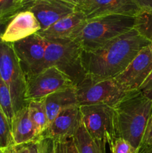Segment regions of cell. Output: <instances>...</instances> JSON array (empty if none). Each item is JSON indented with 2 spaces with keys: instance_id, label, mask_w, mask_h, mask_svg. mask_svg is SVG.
<instances>
[{
  "instance_id": "cell-1",
  "label": "cell",
  "mask_w": 152,
  "mask_h": 153,
  "mask_svg": "<svg viewBox=\"0 0 152 153\" xmlns=\"http://www.w3.org/2000/svg\"><path fill=\"white\" fill-rule=\"evenodd\" d=\"M149 45L150 41L132 28L95 50L82 52L86 76L95 80L115 79Z\"/></svg>"
},
{
  "instance_id": "cell-2",
  "label": "cell",
  "mask_w": 152,
  "mask_h": 153,
  "mask_svg": "<svg viewBox=\"0 0 152 153\" xmlns=\"http://www.w3.org/2000/svg\"><path fill=\"white\" fill-rule=\"evenodd\" d=\"M113 108L118 137L128 140L135 149H139L152 111V101L137 90L128 93Z\"/></svg>"
},
{
  "instance_id": "cell-3",
  "label": "cell",
  "mask_w": 152,
  "mask_h": 153,
  "mask_svg": "<svg viewBox=\"0 0 152 153\" xmlns=\"http://www.w3.org/2000/svg\"><path fill=\"white\" fill-rule=\"evenodd\" d=\"M134 16L116 14L86 19L72 40L80 45L83 52H91L134 28Z\"/></svg>"
},
{
  "instance_id": "cell-4",
  "label": "cell",
  "mask_w": 152,
  "mask_h": 153,
  "mask_svg": "<svg viewBox=\"0 0 152 153\" xmlns=\"http://www.w3.org/2000/svg\"><path fill=\"white\" fill-rule=\"evenodd\" d=\"M46 53L43 70L55 67L66 75L75 85L85 77L82 64L81 47L75 40L69 39L46 40Z\"/></svg>"
},
{
  "instance_id": "cell-5",
  "label": "cell",
  "mask_w": 152,
  "mask_h": 153,
  "mask_svg": "<svg viewBox=\"0 0 152 153\" xmlns=\"http://www.w3.org/2000/svg\"><path fill=\"white\" fill-rule=\"evenodd\" d=\"M0 76L8 88L14 114L27 106V79L10 43L0 41Z\"/></svg>"
},
{
  "instance_id": "cell-6",
  "label": "cell",
  "mask_w": 152,
  "mask_h": 153,
  "mask_svg": "<svg viewBox=\"0 0 152 153\" xmlns=\"http://www.w3.org/2000/svg\"><path fill=\"white\" fill-rule=\"evenodd\" d=\"M75 90L79 106L107 105L113 107L129 93L115 79L95 80L88 76L75 85Z\"/></svg>"
},
{
  "instance_id": "cell-7",
  "label": "cell",
  "mask_w": 152,
  "mask_h": 153,
  "mask_svg": "<svg viewBox=\"0 0 152 153\" xmlns=\"http://www.w3.org/2000/svg\"><path fill=\"white\" fill-rule=\"evenodd\" d=\"M80 111L82 123L92 138L110 145L118 137L113 107L107 105H82Z\"/></svg>"
},
{
  "instance_id": "cell-8",
  "label": "cell",
  "mask_w": 152,
  "mask_h": 153,
  "mask_svg": "<svg viewBox=\"0 0 152 153\" xmlns=\"http://www.w3.org/2000/svg\"><path fill=\"white\" fill-rule=\"evenodd\" d=\"M26 79L27 102L41 100L57 91L75 86L66 75L55 67H47Z\"/></svg>"
},
{
  "instance_id": "cell-9",
  "label": "cell",
  "mask_w": 152,
  "mask_h": 153,
  "mask_svg": "<svg viewBox=\"0 0 152 153\" xmlns=\"http://www.w3.org/2000/svg\"><path fill=\"white\" fill-rule=\"evenodd\" d=\"M26 79L43 70L46 41L38 34L12 43Z\"/></svg>"
},
{
  "instance_id": "cell-10",
  "label": "cell",
  "mask_w": 152,
  "mask_h": 153,
  "mask_svg": "<svg viewBox=\"0 0 152 153\" xmlns=\"http://www.w3.org/2000/svg\"><path fill=\"white\" fill-rule=\"evenodd\" d=\"M24 10L32 12L41 30H45L59 19L74 13L77 6L63 0H24Z\"/></svg>"
},
{
  "instance_id": "cell-11",
  "label": "cell",
  "mask_w": 152,
  "mask_h": 153,
  "mask_svg": "<svg viewBox=\"0 0 152 153\" xmlns=\"http://www.w3.org/2000/svg\"><path fill=\"white\" fill-rule=\"evenodd\" d=\"M151 71L152 50L149 45L143 48L115 79L125 91H137Z\"/></svg>"
},
{
  "instance_id": "cell-12",
  "label": "cell",
  "mask_w": 152,
  "mask_h": 153,
  "mask_svg": "<svg viewBox=\"0 0 152 153\" xmlns=\"http://www.w3.org/2000/svg\"><path fill=\"white\" fill-rule=\"evenodd\" d=\"M86 19L107 15L137 16L141 10L134 0H85L77 6Z\"/></svg>"
},
{
  "instance_id": "cell-13",
  "label": "cell",
  "mask_w": 152,
  "mask_h": 153,
  "mask_svg": "<svg viewBox=\"0 0 152 153\" xmlns=\"http://www.w3.org/2000/svg\"><path fill=\"white\" fill-rule=\"evenodd\" d=\"M81 122L80 106H72L64 109L49 124L41 139L49 138L54 141H63L72 138Z\"/></svg>"
},
{
  "instance_id": "cell-14",
  "label": "cell",
  "mask_w": 152,
  "mask_h": 153,
  "mask_svg": "<svg viewBox=\"0 0 152 153\" xmlns=\"http://www.w3.org/2000/svg\"><path fill=\"white\" fill-rule=\"evenodd\" d=\"M40 30L41 27L34 13L24 10L9 21L0 37V41L12 44L37 34Z\"/></svg>"
},
{
  "instance_id": "cell-15",
  "label": "cell",
  "mask_w": 152,
  "mask_h": 153,
  "mask_svg": "<svg viewBox=\"0 0 152 153\" xmlns=\"http://www.w3.org/2000/svg\"><path fill=\"white\" fill-rule=\"evenodd\" d=\"M86 21L85 15L80 10H76L74 13L59 19L46 29L40 30L37 34L46 40H74Z\"/></svg>"
},
{
  "instance_id": "cell-16",
  "label": "cell",
  "mask_w": 152,
  "mask_h": 153,
  "mask_svg": "<svg viewBox=\"0 0 152 153\" xmlns=\"http://www.w3.org/2000/svg\"><path fill=\"white\" fill-rule=\"evenodd\" d=\"M10 128L14 144H23L40 140L30 118L28 106L14 114L10 123Z\"/></svg>"
},
{
  "instance_id": "cell-17",
  "label": "cell",
  "mask_w": 152,
  "mask_h": 153,
  "mask_svg": "<svg viewBox=\"0 0 152 153\" xmlns=\"http://www.w3.org/2000/svg\"><path fill=\"white\" fill-rule=\"evenodd\" d=\"M42 100L47 114L49 125L63 110L78 105L75 86L57 91Z\"/></svg>"
},
{
  "instance_id": "cell-18",
  "label": "cell",
  "mask_w": 152,
  "mask_h": 153,
  "mask_svg": "<svg viewBox=\"0 0 152 153\" xmlns=\"http://www.w3.org/2000/svg\"><path fill=\"white\" fill-rule=\"evenodd\" d=\"M73 140L78 153H106L107 143L92 138L82 122L73 137Z\"/></svg>"
},
{
  "instance_id": "cell-19",
  "label": "cell",
  "mask_w": 152,
  "mask_h": 153,
  "mask_svg": "<svg viewBox=\"0 0 152 153\" xmlns=\"http://www.w3.org/2000/svg\"><path fill=\"white\" fill-rule=\"evenodd\" d=\"M30 118L34 124L36 134L41 140L42 135L49 126V120L43 105V100H30L28 102Z\"/></svg>"
},
{
  "instance_id": "cell-20",
  "label": "cell",
  "mask_w": 152,
  "mask_h": 153,
  "mask_svg": "<svg viewBox=\"0 0 152 153\" xmlns=\"http://www.w3.org/2000/svg\"><path fill=\"white\" fill-rule=\"evenodd\" d=\"M24 0H0V24L7 25L11 18L23 10Z\"/></svg>"
},
{
  "instance_id": "cell-21",
  "label": "cell",
  "mask_w": 152,
  "mask_h": 153,
  "mask_svg": "<svg viewBox=\"0 0 152 153\" xmlns=\"http://www.w3.org/2000/svg\"><path fill=\"white\" fill-rule=\"evenodd\" d=\"M134 28L148 41L152 40V14L141 12L135 16Z\"/></svg>"
},
{
  "instance_id": "cell-22",
  "label": "cell",
  "mask_w": 152,
  "mask_h": 153,
  "mask_svg": "<svg viewBox=\"0 0 152 153\" xmlns=\"http://www.w3.org/2000/svg\"><path fill=\"white\" fill-rule=\"evenodd\" d=\"M0 107L4 111L10 124L14 116V111L12 105L10 91L1 79V76H0Z\"/></svg>"
},
{
  "instance_id": "cell-23",
  "label": "cell",
  "mask_w": 152,
  "mask_h": 153,
  "mask_svg": "<svg viewBox=\"0 0 152 153\" xmlns=\"http://www.w3.org/2000/svg\"><path fill=\"white\" fill-rule=\"evenodd\" d=\"M13 144L14 143L10 122L0 107V149H4Z\"/></svg>"
},
{
  "instance_id": "cell-24",
  "label": "cell",
  "mask_w": 152,
  "mask_h": 153,
  "mask_svg": "<svg viewBox=\"0 0 152 153\" xmlns=\"http://www.w3.org/2000/svg\"><path fill=\"white\" fill-rule=\"evenodd\" d=\"M111 153H138V149H135L128 140L122 137H116L110 145Z\"/></svg>"
},
{
  "instance_id": "cell-25",
  "label": "cell",
  "mask_w": 152,
  "mask_h": 153,
  "mask_svg": "<svg viewBox=\"0 0 152 153\" xmlns=\"http://www.w3.org/2000/svg\"><path fill=\"white\" fill-rule=\"evenodd\" d=\"M55 153H78L75 145L73 137L63 141H54Z\"/></svg>"
},
{
  "instance_id": "cell-26",
  "label": "cell",
  "mask_w": 152,
  "mask_h": 153,
  "mask_svg": "<svg viewBox=\"0 0 152 153\" xmlns=\"http://www.w3.org/2000/svg\"><path fill=\"white\" fill-rule=\"evenodd\" d=\"M138 91L148 100L152 101V71L142 84Z\"/></svg>"
},
{
  "instance_id": "cell-27",
  "label": "cell",
  "mask_w": 152,
  "mask_h": 153,
  "mask_svg": "<svg viewBox=\"0 0 152 153\" xmlns=\"http://www.w3.org/2000/svg\"><path fill=\"white\" fill-rule=\"evenodd\" d=\"M38 153H55L54 140L43 138L38 141Z\"/></svg>"
},
{
  "instance_id": "cell-28",
  "label": "cell",
  "mask_w": 152,
  "mask_h": 153,
  "mask_svg": "<svg viewBox=\"0 0 152 153\" xmlns=\"http://www.w3.org/2000/svg\"><path fill=\"white\" fill-rule=\"evenodd\" d=\"M29 143L23 144H13L4 149H1L2 153H31Z\"/></svg>"
},
{
  "instance_id": "cell-29",
  "label": "cell",
  "mask_w": 152,
  "mask_h": 153,
  "mask_svg": "<svg viewBox=\"0 0 152 153\" xmlns=\"http://www.w3.org/2000/svg\"><path fill=\"white\" fill-rule=\"evenodd\" d=\"M141 145H152V111L146 124Z\"/></svg>"
},
{
  "instance_id": "cell-30",
  "label": "cell",
  "mask_w": 152,
  "mask_h": 153,
  "mask_svg": "<svg viewBox=\"0 0 152 153\" xmlns=\"http://www.w3.org/2000/svg\"><path fill=\"white\" fill-rule=\"evenodd\" d=\"M142 12L152 14V0H134Z\"/></svg>"
},
{
  "instance_id": "cell-31",
  "label": "cell",
  "mask_w": 152,
  "mask_h": 153,
  "mask_svg": "<svg viewBox=\"0 0 152 153\" xmlns=\"http://www.w3.org/2000/svg\"><path fill=\"white\" fill-rule=\"evenodd\" d=\"M138 153H152V145H141Z\"/></svg>"
},
{
  "instance_id": "cell-32",
  "label": "cell",
  "mask_w": 152,
  "mask_h": 153,
  "mask_svg": "<svg viewBox=\"0 0 152 153\" xmlns=\"http://www.w3.org/2000/svg\"><path fill=\"white\" fill-rule=\"evenodd\" d=\"M30 149H31V153H38V141L31 143Z\"/></svg>"
},
{
  "instance_id": "cell-33",
  "label": "cell",
  "mask_w": 152,
  "mask_h": 153,
  "mask_svg": "<svg viewBox=\"0 0 152 153\" xmlns=\"http://www.w3.org/2000/svg\"><path fill=\"white\" fill-rule=\"evenodd\" d=\"M63 1H65L66 2L71 3V4H75V6H77L79 4V0H63Z\"/></svg>"
},
{
  "instance_id": "cell-34",
  "label": "cell",
  "mask_w": 152,
  "mask_h": 153,
  "mask_svg": "<svg viewBox=\"0 0 152 153\" xmlns=\"http://www.w3.org/2000/svg\"><path fill=\"white\" fill-rule=\"evenodd\" d=\"M5 26H6V25H1V24H0V37H1V34H2L3 31H4V28H5Z\"/></svg>"
},
{
  "instance_id": "cell-35",
  "label": "cell",
  "mask_w": 152,
  "mask_h": 153,
  "mask_svg": "<svg viewBox=\"0 0 152 153\" xmlns=\"http://www.w3.org/2000/svg\"><path fill=\"white\" fill-rule=\"evenodd\" d=\"M85 1V0H79V4H80V3H82L83 1Z\"/></svg>"
},
{
  "instance_id": "cell-36",
  "label": "cell",
  "mask_w": 152,
  "mask_h": 153,
  "mask_svg": "<svg viewBox=\"0 0 152 153\" xmlns=\"http://www.w3.org/2000/svg\"><path fill=\"white\" fill-rule=\"evenodd\" d=\"M151 50H152V40L151 41Z\"/></svg>"
},
{
  "instance_id": "cell-37",
  "label": "cell",
  "mask_w": 152,
  "mask_h": 153,
  "mask_svg": "<svg viewBox=\"0 0 152 153\" xmlns=\"http://www.w3.org/2000/svg\"><path fill=\"white\" fill-rule=\"evenodd\" d=\"M0 153H2V152H1V149H0Z\"/></svg>"
}]
</instances>
